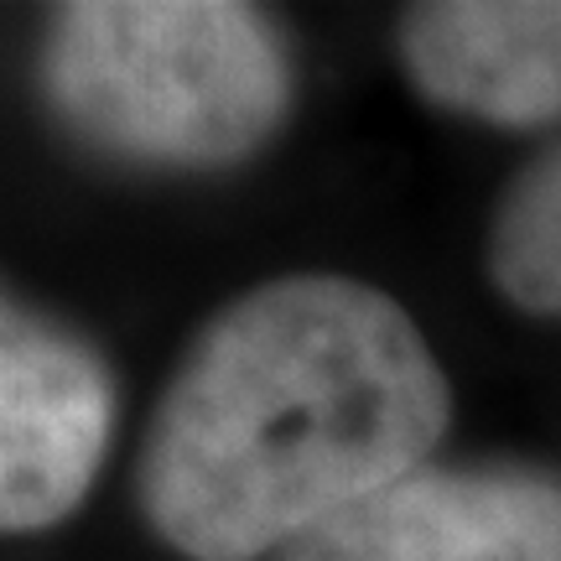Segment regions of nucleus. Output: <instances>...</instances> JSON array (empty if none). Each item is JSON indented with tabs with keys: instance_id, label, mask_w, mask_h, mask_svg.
<instances>
[{
	"instance_id": "20e7f679",
	"label": "nucleus",
	"mask_w": 561,
	"mask_h": 561,
	"mask_svg": "<svg viewBox=\"0 0 561 561\" xmlns=\"http://www.w3.org/2000/svg\"><path fill=\"white\" fill-rule=\"evenodd\" d=\"M115 426V385L68 328L5 301L0 318V525L47 530L89 494Z\"/></svg>"
},
{
	"instance_id": "f03ea898",
	"label": "nucleus",
	"mask_w": 561,
	"mask_h": 561,
	"mask_svg": "<svg viewBox=\"0 0 561 561\" xmlns=\"http://www.w3.org/2000/svg\"><path fill=\"white\" fill-rule=\"evenodd\" d=\"M42 83L73 136L157 167L250 157L291 104L276 26L234 0H73L47 26Z\"/></svg>"
},
{
	"instance_id": "f257e3e1",
	"label": "nucleus",
	"mask_w": 561,
	"mask_h": 561,
	"mask_svg": "<svg viewBox=\"0 0 561 561\" xmlns=\"http://www.w3.org/2000/svg\"><path fill=\"white\" fill-rule=\"evenodd\" d=\"M447 426V375L401 301L280 276L182 354L140 447V510L193 561H255L405 479Z\"/></svg>"
},
{
	"instance_id": "39448f33",
	"label": "nucleus",
	"mask_w": 561,
	"mask_h": 561,
	"mask_svg": "<svg viewBox=\"0 0 561 561\" xmlns=\"http://www.w3.org/2000/svg\"><path fill=\"white\" fill-rule=\"evenodd\" d=\"M396 42L411 83L442 110L489 125L561 115V0H426Z\"/></svg>"
},
{
	"instance_id": "423d86ee",
	"label": "nucleus",
	"mask_w": 561,
	"mask_h": 561,
	"mask_svg": "<svg viewBox=\"0 0 561 561\" xmlns=\"http://www.w3.org/2000/svg\"><path fill=\"white\" fill-rule=\"evenodd\" d=\"M489 276L520 312L561 318V146L510 182L489 229Z\"/></svg>"
},
{
	"instance_id": "7ed1b4c3",
	"label": "nucleus",
	"mask_w": 561,
	"mask_h": 561,
	"mask_svg": "<svg viewBox=\"0 0 561 561\" xmlns=\"http://www.w3.org/2000/svg\"><path fill=\"white\" fill-rule=\"evenodd\" d=\"M276 561H561V479L541 468H411L301 530Z\"/></svg>"
}]
</instances>
